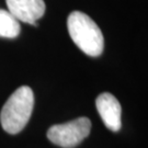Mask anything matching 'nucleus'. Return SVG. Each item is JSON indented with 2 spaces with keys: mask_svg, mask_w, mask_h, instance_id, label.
<instances>
[{
  "mask_svg": "<svg viewBox=\"0 0 148 148\" xmlns=\"http://www.w3.org/2000/svg\"><path fill=\"white\" fill-rule=\"evenodd\" d=\"M8 11L16 21L36 25L45 13L44 0H5Z\"/></svg>",
  "mask_w": 148,
  "mask_h": 148,
  "instance_id": "4",
  "label": "nucleus"
},
{
  "mask_svg": "<svg viewBox=\"0 0 148 148\" xmlns=\"http://www.w3.org/2000/svg\"><path fill=\"white\" fill-rule=\"evenodd\" d=\"M34 106V95L30 87L22 86L7 100L0 113L1 126L9 134H18L25 127Z\"/></svg>",
  "mask_w": 148,
  "mask_h": 148,
  "instance_id": "2",
  "label": "nucleus"
},
{
  "mask_svg": "<svg viewBox=\"0 0 148 148\" xmlns=\"http://www.w3.org/2000/svg\"><path fill=\"white\" fill-rule=\"evenodd\" d=\"M91 122L88 117H78L67 123L49 127L47 138L53 144L63 148H74L90 134Z\"/></svg>",
  "mask_w": 148,
  "mask_h": 148,
  "instance_id": "3",
  "label": "nucleus"
},
{
  "mask_svg": "<svg viewBox=\"0 0 148 148\" xmlns=\"http://www.w3.org/2000/svg\"><path fill=\"white\" fill-rule=\"evenodd\" d=\"M67 27L73 42L88 56H100L104 47V38L100 27L89 16L73 11L67 19Z\"/></svg>",
  "mask_w": 148,
  "mask_h": 148,
  "instance_id": "1",
  "label": "nucleus"
},
{
  "mask_svg": "<svg viewBox=\"0 0 148 148\" xmlns=\"http://www.w3.org/2000/svg\"><path fill=\"white\" fill-rule=\"evenodd\" d=\"M20 23L8 10L0 9V37L14 38L20 34Z\"/></svg>",
  "mask_w": 148,
  "mask_h": 148,
  "instance_id": "6",
  "label": "nucleus"
},
{
  "mask_svg": "<svg viewBox=\"0 0 148 148\" xmlns=\"http://www.w3.org/2000/svg\"><path fill=\"white\" fill-rule=\"evenodd\" d=\"M95 106L106 128L119 132L122 126V108L116 98L109 92H103L97 98Z\"/></svg>",
  "mask_w": 148,
  "mask_h": 148,
  "instance_id": "5",
  "label": "nucleus"
}]
</instances>
